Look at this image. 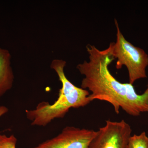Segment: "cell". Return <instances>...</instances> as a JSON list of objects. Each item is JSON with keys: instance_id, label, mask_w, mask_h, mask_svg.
I'll use <instances>...</instances> for the list:
<instances>
[{"instance_id": "1", "label": "cell", "mask_w": 148, "mask_h": 148, "mask_svg": "<svg viewBox=\"0 0 148 148\" xmlns=\"http://www.w3.org/2000/svg\"><path fill=\"white\" fill-rule=\"evenodd\" d=\"M86 48L89 61L79 64L77 69L84 76L82 88L91 92L88 96L90 102L98 100L108 102L117 114L119 113L120 108L134 116L148 113V83L144 93L138 94L133 84L120 82L113 76L108 68L114 59L110 45L103 50L90 44Z\"/></svg>"}, {"instance_id": "2", "label": "cell", "mask_w": 148, "mask_h": 148, "mask_svg": "<svg viewBox=\"0 0 148 148\" xmlns=\"http://www.w3.org/2000/svg\"><path fill=\"white\" fill-rule=\"evenodd\" d=\"M66 64L61 59L51 61V68L57 74L62 87L53 104L42 101L36 108L26 111V116L33 126L45 127L53 120L64 118L70 109L82 108L90 103L88 90L77 87L67 79L64 71Z\"/></svg>"}, {"instance_id": "3", "label": "cell", "mask_w": 148, "mask_h": 148, "mask_svg": "<svg viewBox=\"0 0 148 148\" xmlns=\"http://www.w3.org/2000/svg\"><path fill=\"white\" fill-rule=\"evenodd\" d=\"M116 42H111V53L114 58L117 59L116 69L126 66L128 71L129 83L133 84L137 80L147 77L146 69L148 66V55L142 49L136 47L125 39L121 32L116 19Z\"/></svg>"}, {"instance_id": "4", "label": "cell", "mask_w": 148, "mask_h": 148, "mask_svg": "<svg viewBox=\"0 0 148 148\" xmlns=\"http://www.w3.org/2000/svg\"><path fill=\"white\" fill-rule=\"evenodd\" d=\"M132 130L124 120L120 121L107 120L101 127L88 148H126Z\"/></svg>"}, {"instance_id": "5", "label": "cell", "mask_w": 148, "mask_h": 148, "mask_svg": "<svg viewBox=\"0 0 148 148\" xmlns=\"http://www.w3.org/2000/svg\"><path fill=\"white\" fill-rule=\"evenodd\" d=\"M96 133L93 130L66 126L57 136L33 148H88Z\"/></svg>"}, {"instance_id": "6", "label": "cell", "mask_w": 148, "mask_h": 148, "mask_svg": "<svg viewBox=\"0 0 148 148\" xmlns=\"http://www.w3.org/2000/svg\"><path fill=\"white\" fill-rule=\"evenodd\" d=\"M11 59L9 51L0 47V97L13 86L14 77Z\"/></svg>"}, {"instance_id": "7", "label": "cell", "mask_w": 148, "mask_h": 148, "mask_svg": "<svg viewBox=\"0 0 148 148\" xmlns=\"http://www.w3.org/2000/svg\"><path fill=\"white\" fill-rule=\"evenodd\" d=\"M126 148H148V137L145 132L130 136Z\"/></svg>"}, {"instance_id": "8", "label": "cell", "mask_w": 148, "mask_h": 148, "mask_svg": "<svg viewBox=\"0 0 148 148\" xmlns=\"http://www.w3.org/2000/svg\"><path fill=\"white\" fill-rule=\"evenodd\" d=\"M17 139L14 135L10 136L0 133V148H16Z\"/></svg>"}, {"instance_id": "9", "label": "cell", "mask_w": 148, "mask_h": 148, "mask_svg": "<svg viewBox=\"0 0 148 148\" xmlns=\"http://www.w3.org/2000/svg\"><path fill=\"white\" fill-rule=\"evenodd\" d=\"M8 109L5 106H0V118L8 112Z\"/></svg>"}]
</instances>
